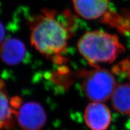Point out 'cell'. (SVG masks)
I'll return each mask as SVG.
<instances>
[{"instance_id": "7", "label": "cell", "mask_w": 130, "mask_h": 130, "mask_svg": "<svg viewBox=\"0 0 130 130\" xmlns=\"http://www.w3.org/2000/svg\"><path fill=\"white\" fill-rule=\"evenodd\" d=\"M110 0H72L75 12L84 19L100 18L108 9Z\"/></svg>"}, {"instance_id": "6", "label": "cell", "mask_w": 130, "mask_h": 130, "mask_svg": "<svg viewBox=\"0 0 130 130\" xmlns=\"http://www.w3.org/2000/svg\"><path fill=\"white\" fill-rule=\"evenodd\" d=\"M1 58L9 65H16L24 60L27 50L22 41L16 38L5 39L1 45Z\"/></svg>"}, {"instance_id": "5", "label": "cell", "mask_w": 130, "mask_h": 130, "mask_svg": "<svg viewBox=\"0 0 130 130\" xmlns=\"http://www.w3.org/2000/svg\"><path fill=\"white\" fill-rule=\"evenodd\" d=\"M84 121L92 130H105L111 122V113L106 105L100 102H92L86 107Z\"/></svg>"}, {"instance_id": "9", "label": "cell", "mask_w": 130, "mask_h": 130, "mask_svg": "<svg viewBox=\"0 0 130 130\" xmlns=\"http://www.w3.org/2000/svg\"><path fill=\"white\" fill-rule=\"evenodd\" d=\"M0 104H1V114H0V125L1 128H10L12 125V114L13 113L12 107L10 106L7 96L6 92L3 90V87L1 86V96H0Z\"/></svg>"}, {"instance_id": "2", "label": "cell", "mask_w": 130, "mask_h": 130, "mask_svg": "<svg viewBox=\"0 0 130 130\" xmlns=\"http://www.w3.org/2000/svg\"><path fill=\"white\" fill-rule=\"evenodd\" d=\"M77 47L81 56L95 68L99 63L113 62L125 51L118 36L100 30L86 32L78 42Z\"/></svg>"}, {"instance_id": "4", "label": "cell", "mask_w": 130, "mask_h": 130, "mask_svg": "<svg viewBox=\"0 0 130 130\" xmlns=\"http://www.w3.org/2000/svg\"><path fill=\"white\" fill-rule=\"evenodd\" d=\"M19 100L15 98L11 101L19 126L24 130L41 129L46 121V115L42 105L33 101L21 104Z\"/></svg>"}, {"instance_id": "8", "label": "cell", "mask_w": 130, "mask_h": 130, "mask_svg": "<svg viewBox=\"0 0 130 130\" xmlns=\"http://www.w3.org/2000/svg\"><path fill=\"white\" fill-rule=\"evenodd\" d=\"M111 97L112 105L116 111L130 116V84L116 86Z\"/></svg>"}, {"instance_id": "1", "label": "cell", "mask_w": 130, "mask_h": 130, "mask_svg": "<svg viewBox=\"0 0 130 130\" xmlns=\"http://www.w3.org/2000/svg\"><path fill=\"white\" fill-rule=\"evenodd\" d=\"M56 14L54 10H44L42 14L31 18L28 24L32 46L43 56L58 61H63L61 54L66 51L72 33Z\"/></svg>"}, {"instance_id": "10", "label": "cell", "mask_w": 130, "mask_h": 130, "mask_svg": "<svg viewBox=\"0 0 130 130\" xmlns=\"http://www.w3.org/2000/svg\"><path fill=\"white\" fill-rule=\"evenodd\" d=\"M113 70L117 74L119 73L125 74L130 80V57L116 65L113 68Z\"/></svg>"}, {"instance_id": "3", "label": "cell", "mask_w": 130, "mask_h": 130, "mask_svg": "<svg viewBox=\"0 0 130 130\" xmlns=\"http://www.w3.org/2000/svg\"><path fill=\"white\" fill-rule=\"evenodd\" d=\"M116 87V79L113 74L99 68L87 73L82 83L85 95L93 102H101L108 100Z\"/></svg>"}]
</instances>
